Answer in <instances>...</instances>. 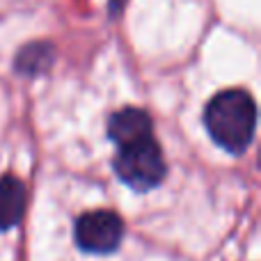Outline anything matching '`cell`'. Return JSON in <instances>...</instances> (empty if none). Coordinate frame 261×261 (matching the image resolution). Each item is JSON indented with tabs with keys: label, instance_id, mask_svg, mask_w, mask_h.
Returning <instances> with one entry per match:
<instances>
[{
	"label": "cell",
	"instance_id": "cell-6",
	"mask_svg": "<svg viewBox=\"0 0 261 261\" xmlns=\"http://www.w3.org/2000/svg\"><path fill=\"white\" fill-rule=\"evenodd\" d=\"M55 62V48L48 41H32V44L23 46L16 53V60H14V69L16 73L28 78H35L46 73Z\"/></svg>",
	"mask_w": 261,
	"mask_h": 261
},
{
	"label": "cell",
	"instance_id": "cell-2",
	"mask_svg": "<svg viewBox=\"0 0 261 261\" xmlns=\"http://www.w3.org/2000/svg\"><path fill=\"white\" fill-rule=\"evenodd\" d=\"M117 149L119 151L115 156V172L133 190H151L165 179V156L153 135L133 140Z\"/></svg>",
	"mask_w": 261,
	"mask_h": 261
},
{
	"label": "cell",
	"instance_id": "cell-5",
	"mask_svg": "<svg viewBox=\"0 0 261 261\" xmlns=\"http://www.w3.org/2000/svg\"><path fill=\"white\" fill-rule=\"evenodd\" d=\"M25 186L12 174L0 176V231H7L21 222L25 213Z\"/></svg>",
	"mask_w": 261,
	"mask_h": 261
},
{
	"label": "cell",
	"instance_id": "cell-1",
	"mask_svg": "<svg viewBox=\"0 0 261 261\" xmlns=\"http://www.w3.org/2000/svg\"><path fill=\"white\" fill-rule=\"evenodd\" d=\"M204 124L213 142L231 153H243L257 128V106L243 90L218 92L204 110Z\"/></svg>",
	"mask_w": 261,
	"mask_h": 261
},
{
	"label": "cell",
	"instance_id": "cell-4",
	"mask_svg": "<svg viewBox=\"0 0 261 261\" xmlns=\"http://www.w3.org/2000/svg\"><path fill=\"white\" fill-rule=\"evenodd\" d=\"M108 135L117 147L133 142V140L147 138V135H153L151 117L140 108H124V110H119V113H115L113 117H110Z\"/></svg>",
	"mask_w": 261,
	"mask_h": 261
},
{
	"label": "cell",
	"instance_id": "cell-3",
	"mask_svg": "<svg viewBox=\"0 0 261 261\" xmlns=\"http://www.w3.org/2000/svg\"><path fill=\"white\" fill-rule=\"evenodd\" d=\"M124 222L113 211H90L83 213L73 227V239L78 248L92 254L115 252L122 243Z\"/></svg>",
	"mask_w": 261,
	"mask_h": 261
}]
</instances>
